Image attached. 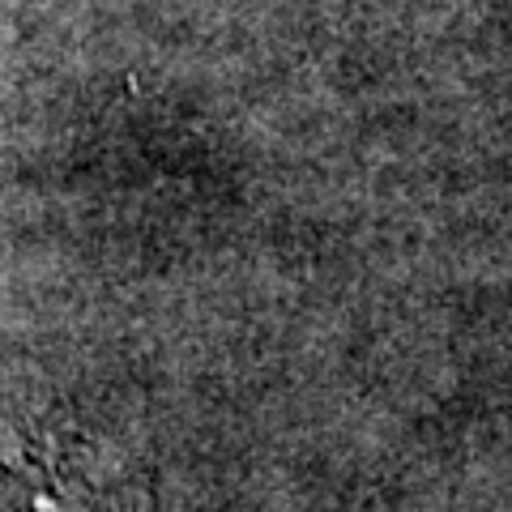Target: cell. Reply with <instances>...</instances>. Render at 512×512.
Returning a JSON list of instances; mask_svg holds the SVG:
<instances>
[{
	"label": "cell",
	"instance_id": "cell-1",
	"mask_svg": "<svg viewBox=\"0 0 512 512\" xmlns=\"http://www.w3.org/2000/svg\"><path fill=\"white\" fill-rule=\"evenodd\" d=\"M0 512H64L52 495H30V500H0Z\"/></svg>",
	"mask_w": 512,
	"mask_h": 512
}]
</instances>
